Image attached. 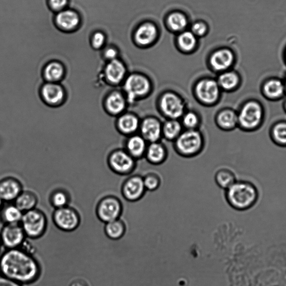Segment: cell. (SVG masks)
Segmentation results:
<instances>
[{
    "label": "cell",
    "instance_id": "37",
    "mask_svg": "<svg viewBox=\"0 0 286 286\" xmlns=\"http://www.w3.org/2000/svg\"><path fill=\"white\" fill-rule=\"evenodd\" d=\"M195 35L191 32H185L179 36V43L184 50L189 51L194 48L196 45Z\"/></svg>",
    "mask_w": 286,
    "mask_h": 286
},
{
    "label": "cell",
    "instance_id": "6",
    "mask_svg": "<svg viewBox=\"0 0 286 286\" xmlns=\"http://www.w3.org/2000/svg\"><path fill=\"white\" fill-rule=\"evenodd\" d=\"M81 216L74 207L67 206L55 209L51 220L60 230L71 232L77 230L80 225Z\"/></svg>",
    "mask_w": 286,
    "mask_h": 286
},
{
    "label": "cell",
    "instance_id": "20",
    "mask_svg": "<svg viewBox=\"0 0 286 286\" xmlns=\"http://www.w3.org/2000/svg\"><path fill=\"white\" fill-rule=\"evenodd\" d=\"M140 123L138 118L133 114H124L118 119L116 126L118 132L127 136L136 134L139 130Z\"/></svg>",
    "mask_w": 286,
    "mask_h": 286
},
{
    "label": "cell",
    "instance_id": "8",
    "mask_svg": "<svg viewBox=\"0 0 286 286\" xmlns=\"http://www.w3.org/2000/svg\"><path fill=\"white\" fill-rule=\"evenodd\" d=\"M107 163L114 173L127 175L135 168V159L126 150L117 149L108 155Z\"/></svg>",
    "mask_w": 286,
    "mask_h": 286
},
{
    "label": "cell",
    "instance_id": "41",
    "mask_svg": "<svg viewBox=\"0 0 286 286\" xmlns=\"http://www.w3.org/2000/svg\"><path fill=\"white\" fill-rule=\"evenodd\" d=\"M49 3L52 9L60 11L66 6L67 0H49Z\"/></svg>",
    "mask_w": 286,
    "mask_h": 286
},
{
    "label": "cell",
    "instance_id": "32",
    "mask_svg": "<svg viewBox=\"0 0 286 286\" xmlns=\"http://www.w3.org/2000/svg\"><path fill=\"white\" fill-rule=\"evenodd\" d=\"M237 181V176L231 169L222 168L218 170L215 181L218 186L225 191Z\"/></svg>",
    "mask_w": 286,
    "mask_h": 286
},
{
    "label": "cell",
    "instance_id": "27",
    "mask_svg": "<svg viewBox=\"0 0 286 286\" xmlns=\"http://www.w3.org/2000/svg\"><path fill=\"white\" fill-rule=\"evenodd\" d=\"M126 74V69L121 62L117 60L110 61L106 67L105 74L107 80L112 84H118Z\"/></svg>",
    "mask_w": 286,
    "mask_h": 286
},
{
    "label": "cell",
    "instance_id": "26",
    "mask_svg": "<svg viewBox=\"0 0 286 286\" xmlns=\"http://www.w3.org/2000/svg\"><path fill=\"white\" fill-rule=\"evenodd\" d=\"M38 202V197L33 192L23 190L14 201V204L24 213L35 209Z\"/></svg>",
    "mask_w": 286,
    "mask_h": 286
},
{
    "label": "cell",
    "instance_id": "50",
    "mask_svg": "<svg viewBox=\"0 0 286 286\" xmlns=\"http://www.w3.org/2000/svg\"><path fill=\"white\" fill-rule=\"evenodd\" d=\"M285 60H286V51H285Z\"/></svg>",
    "mask_w": 286,
    "mask_h": 286
},
{
    "label": "cell",
    "instance_id": "42",
    "mask_svg": "<svg viewBox=\"0 0 286 286\" xmlns=\"http://www.w3.org/2000/svg\"><path fill=\"white\" fill-rule=\"evenodd\" d=\"M0 286H23L15 280L0 274Z\"/></svg>",
    "mask_w": 286,
    "mask_h": 286
},
{
    "label": "cell",
    "instance_id": "2",
    "mask_svg": "<svg viewBox=\"0 0 286 286\" xmlns=\"http://www.w3.org/2000/svg\"><path fill=\"white\" fill-rule=\"evenodd\" d=\"M225 192L227 204L233 209L247 211L257 204L259 199L257 187L251 181L238 180Z\"/></svg>",
    "mask_w": 286,
    "mask_h": 286
},
{
    "label": "cell",
    "instance_id": "11",
    "mask_svg": "<svg viewBox=\"0 0 286 286\" xmlns=\"http://www.w3.org/2000/svg\"><path fill=\"white\" fill-rule=\"evenodd\" d=\"M140 134L148 143L160 142L162 137V124L158 119L148 118L140 123Z\"/></svg>",
    "mask_w": 286,
    "mask_h": 286
},
{
    "label": "cell",
    "instance_id": "5",
    "mask_svg": "<svg viewBox=\"0 0 286 286\" xmlns=\"http://www.w3.org/2000/svg\"><path fill=\"white\" fill-rule=\"evenodd\" d=\"M20 225L27 237L38 238L44 235L47 228L48 218L42 211L35 208L24 213Z\"/></svg>",
    "mask_w": 286,
    "mask_h": 286
},
{
    "label": "cell",
    "instance_id": "43",
    "mask_svg": "<svg viewBox=\"0 0 286 286\" xmlns=\"http://www.w3.org/2000/svg\"><path fill=\"white\" fill-rule=\"evenodd\" d=\"M192 30L194 35L201 36L205 33L206 27L205 25L203 23H196L192 27Z\"/></svg>",
    "mask_w": 286,
    "mask_h": 286
},
{
    "label": "cell",
    "instance_id": "44",
    "mask_svg": "<svg viewBox=\"0 0 286 286\" xmlns=\"http://www.w3.org/2000/svg\"><path fill=\"white\" fill-rule=\"evenodd\" d=\"M117 51L113 48H108L105 52L106 58L110 61L116 60Z\"/></svg>",
    "mask_w": 286,
    "mask_h": 286
},
{
    "label": "cell",
    "instance_id": "48",
    "mask_svg": "<svg viewBox=\"0 0 286 286\" xmlns=\"http://www.w3.org/2000/svg\"><path fill=\"white\" fill-rule=\"evenodd\" d=\"M2 247H3V244L2 242L1 237H0V252H1Z\"/></svg>",
    "mask_w": 286,
    "mask_h": 286
},
{
    "label": "cell",
    "instance_id": "30",
    "mask_svg": "<svg viewBox=\"0 0 286 286\" xmlns=\"http://www.w3.org/2000/svg\"><path fill=\"white\" fill-rule=\"evenodd\" d=\"M126 227L121 220L117 219L105 223L104 232L105 235L112 241H118L126 233Z\"/></svg>",
    "mask_w": 286,
    "mask_h": 286
},
{
    "label": "cell",
    "instance_id": "31",
    "mask_svg": "<svg viewBox=\"0 0 286 286\" xmlns=\"http://www.w3.org/2000/svg\"><path fill=\"white\" fill-rule=\"evenodd\" d=\"M156 35H157V29L154 26L147 23L140 26L137 31L135 37L139 44L147 45L152 42Z\"/></svg>",
    "mask_w": 286,
    "mask_h": 286
},
{
    "label": "cell",
    "instance_id": "13",
    "mask_svg": "<svg viewBox=\"0 0 286 286\" xmlns=\"http://www.w3.org/2000/svg\"><path fill=\"white\" fill-rule=\"evenodd\" d=\"M160 107L164 116L169 119H177L184 114V105L178 97L171 93L165 94L162 98Z\"/></svg>",
    "mask_w": 286,
    "mask_h": 286
},
{
    "label": "cell",
    "instance_id": "36",
    "mask_svg": "<svg viewBox=\"0 0 286 286\" xmlns=\"http://www.w3.org/2000/svg\"><path fill=\"white\" fill-rule=\"evenodd\" d=\"M168 23L170 28L179 31L186 27L187 20L184 15L176 13L170 15L168 19Z\"/></svg>",
    "mask_w": 286,
    "mask_h": 286
},
{
    "label": "cell",
    "instance_id": "38",
    "mask_svg": "<svg viewBox=\"0 0 286 286\" xmlns=\"http://www.w3.org/2000/svg\"><path fill=\"white\" fill-rule=\"evenodd\" d=\"M182 125L186 130H195L198 128L200 119L194 112H187L183 115Z\"/></svg>",
    "mask_w": 286,
    "mask_h": 286
},
{
    "label": "cell",
    "instance_id": "46",
    "mask_svg": "<svg viewBox=\"0 0 286 286\" xmlns=\"http://www.w3.org/2000/svg\"><path fill=\"white\" fill-rule=\"evenodd\" d=\"M4 201L2 200L1 197H0V210H2L3 207L4 206Z\"/></svg>",
    "mask_w": 286,
    "mask_h": 286
},
{
    "label": "cell",
    "instance_id": "21",
    "mask_svg": "<svg viewBox=\"0 0 286 286\" xmlns=\"http://www.w3.org/2000/svg\"><path fill=\"white\" fill-rule=\"evenodd\" d=\"M235 59V55L231 50L223 49L216 51L212 55L211 64L215 70L223 71L232 66Z\"/></svg>",
    "mask_w": 286,
    "mask_h": 286
},
{
    "label": "cell",
    "instance_id": "14",
    "mask_svg": "<svg viewBox=\"0 0 286 286\" xmlns=\"http://www.w3.org/2000/svg\"><path fill=\"white\" fill-rule=\"evenodd\" d=\"M23 191V185L17 179L9 177L0 181V197L4 202H14Z\"/></svg>",
    "mask_w": 286,
    "mask_h": 286
},
{
    "label": "cell",
    "instance_id": "23",
    "mask_svg": "<svg viewBox=\"0 0 286 286\" xmlns=\"http://www.w3.org/2000/svg\"><path fill=\"white\" fill-rule=\"evenodd\" d=\"M145 156L150 163L160 164L167 158V152L160 142L150 143L148 145Z\"/></svg>",
    "mask_w": 286,
    "mask_h": 286
},
{
    "label": "cell",
    "instance_id": "22",
    "mask_svg": "<svg viewBox=\"0 0 286 286\" xmlns=\"http://www.w3.org/2000/svg\"><path fill=\"white\" fill-rule=\"evenodd\" d=\"M56 23L62 29L70 31L76 29L79 25L80 19L76 12L67 10L60 12L55 18Z\"/></svg>",
    "mask_w": 286,
    "mask_h": 286
},
{
    "label": "cell",
    "instance_id": "39",
    "mask_svg": "<svg viewBox=\"0 0 286 286\" xmlns=\"http://www.w3.org/2000/svg\"><path fill=\"white\" fill-rule=\"evenodd\" d=\"M144 184L146 191L157 190L160 186V181L158 176L149 174L143 178Z\"/></svg>",
    "mask_w": 286,
    "mask_h": 286
},
{
    "label": "cell",
    "instance_id": "10",
    "mask_svg": "<svg viewBox=\"0 0 286 286\" xmlns=\"http://www.w3.org/2000/svg\"><path fill=\"white\" fill-rule=\"evenodd\" d=\"M146 189L145 188L143 178L139 176H134L124 182L122 192L123 197L131 202L141 199Z\"/></svg>",
    "mask_w": 286,
    "mask_h": 286
},
{
    "label": "cell",
    "instance_id": "34",
    "mask_svg": "<svg viewBox=\"0 0 286 286\" xmlns=\"http://www.w3.org/2000/svg\"><path fill=\"white\" fill-rule=\"evenodd\" d=\"M65 70L63 66L59 62H51L45 67L44 76L49 82L55 83L60 81L64 75Z\"/></svg>",
    "mask_w": 286,
    "mask_h": 286
},
{
    "label": "cell",
    "instance_id": "12",
    "mask_svg": "<svg viewBox=\"0 0 286 286\" xmlns=\"http://www.w3.org/2000/svg\"><path fill=\"white\" fill-rule=\"evenodd\" d=\"M125 88L128 93L129 101L133 102L137 97L146 94L149 90L150 85L145 77L134 75L128 78Z\"/></svg>",
    "mask_w": 286,
    "mask_h": 286
},
{
    "label": "cell",
    "instance_id": "17",
    "mask_svg": "<svg viewBox=\"0 0 286 286\" xmlns=\"http://www.w3.org/2000/svg\"><path fill=\"white\" fill-rule=\"evenodd\" d=\"M41 94L44 100L51 106L60 105L65 98L63 88L60 85L52 82H49L43 86Z\"/></svg>",
    "mask_w": 286,
    "mask_h": 286
},
{
    "label": "cell",
    "instance_id": "18",
    "mask_svg": "<svg viewBox=\"0 0 286 286\" xmlns=\"http://www.w3.org/2000/svg\"><path fill=\"white\" fill-rule=\"evenodd\" d=\"M218 128L225 132L233 131L238 128L237 111L232 109H225L221 111L216 118Z\"/></svg>",
    "mask_w": 286,
    "mask_h": 286
},
{
    "label": "cell",
    "instance_id": "33",
    "mask_svg": "<svg viewBox=\"0 0 286 286\" xmlns=\"http://www.w3.org/2000/svg\"><path fill=\"white\" fill-rule=\"evenodd\" d=\"M70 200L69 192L61 189L52 192L49 197L50 204L55 209L69 206Z\"/></svg>",
    "mask_w": 286,
    "mask_h": 286
},
{
    "label": "cell",
    "instance_id": "24",
    "mask_svg": "<svg viewBox=\"0 0 286 286\" xmlns=\"http://www.w3.org/2000/svg\"><path fill=\"white\" fill-rule=\"evenodd\" d=\"M269 136L275 145L286 148V121L280 120L274 122L269 128Z\"/></svg>",
    "mask_w": 286,
    "mask_h": 286
},
{
    "label": "cell",
    "instance_id": "29",
    "mask_svg": "<svg viewBox=\"0 0 286 286\" xmlns=\"http://www.w3.org/2000/svg\"><path fill=\"white\" fill-rule=\"evenodd\" d=\"M125 107H126V102L121 93L113 92L106 98V110L110 115H119L123 111Z\"/></svg>",
    "mask_w": 286,
    "mask_h": 286
},
{
    "label": "cell",
    "instance_id": "45",
    "mask_svg": "<svg viewBox=\"0 0 286 286\" xmlns=\"http://www.w3.org/2000/svg\"><path fill=\"white\" fill-rule=\"evenodd\" d=\"M70 286H88L87 283L82 279H75L72 282Z\"/></svg>",
    "mask_w": 286,
    "mask_h": 286
},
{
    "label": "cell",
    "instance_id": "49",
    "mask_svg": "<svg viewBox=\"0 0 286 286\" xmlns=\"http://www.w3.org/2000/svg\"><path fill=\"white\" fill-rule=\"evenodd\" d=\"M283 82H284V84L285 90H286V76H285V79H284V81H283Z\"/></svg>",
    "mask_w": 286,
    "mask_h": 286
},
{
    "label": "cell",
    "instance_id": "40",
    "mask_svg": "<svg viewBox=\"0 0 286 286\" xmlns=\"http://www.w3.org/2000/svg\"><path fill=\"white\" fill-rule=\"evenodd\" d=\"M105 41V36L101 32L93 34L92 38V45L93 48L99 49L102 47Z\"/></svg>",
    "mask_w": 286,
    "mask_h": 286
},
{
    "label": "cell",
    "instance_id": "19",
    "mask_svg": "<svg viewBox=\"0 0 286 286\" xmlns=\"http://www.w3.org/2000/svg\"><path fill=\"white\" fill-rule=\"evenodd\" d=\"M262 92L268 100H279L286 92L284 82L278 79H269L264 83Z\"/></svg>",
    "mask_w": 286,
    "mask_h": 286
},
{
    "label": "cell",
    "instance_id": "9",
    "mask_svg": "<svg viewBox=\"0 0 286 286\" xmlns=\"http://www.w3.org/2000/svg\"><path fill=\"white\" fill-rule=\"evenodd\" d=\"M0 237L3 246L7 249L22 247L27 238L20 223L4 225L0 232Z\"/></svg>",
    "mask_w": 286,
    "mask_h": 286
},
{
    "label": "cell",
    "instance_id": "4",
    "mask_svg": "<svg viewBox=\"0 0 286 286\" xmlns=\"http://www.w3.org/2000/svg\"><path fill=\"white\" fill-rule=\"evenodd\" d=\"M174 142L177 152L186 157L199 154L204 145V137L197 129H186Z\"/></svg>",
    "mask_w": 286,
    "mask_h": 286
},
{
    "label": "cell",
    "instance_id": "15",
    "mask_svg": "<svg viewBox=\"0 0 286 286\" xmlns=\"http://www.w3.org/2000/svg\"><path fill=\"white\" fill-rule=\"evenodd\" d=\"M148 143L140 134H133L129 136L126 142L125 150L135 160L145 156Z\"/></svg>",
    "mask_w": 286,
    "mask_h": 286
},
{
    "label": "cell",
    "instance_id": "47",
    "mask_svg": "<svg viewBox=\"0 0 286 286\" xmlns=\"http://www.w3.org/2000/svg\"><path fill=\"white\" fill-rule=\"evenodd\" d=\"M283 107L284 111L286 113V100H285V101L283 103Z\"/></svg>",
    "mask_w": 286,
    "mask_h": 286
},
{
    "label": "cell",
    "instance_id": "35",
    "mask_svg": "<svg viewBox=\"0 0 286 286\" xmlns=\"http://www.w3.org/2000/svg\"><path fill=\"white\" fill-rule=\"evenodd\" d=\"M240 78L235 72L224 73L220 76L219 79L220 86L226 90L235 89L240 84Z\"/></svg>",
    "mask_w": 286,
    "mask_h": 286
},
{
    "label": "cell",
    "instance_id": "16",
    "mask_svg": "<svg viewBox=\"0 0 286 286\" xmlns=\"http://www.w3.org/2000/svg\"><path fill=\"white\" fill-rule=\"evenodd\" d=\"M196 91L201 100L211 103L217 99L219 94V87L215 81L206 80L197 85Z\"/></svg>",
    "mask_w": 286,
    "mask_h": 286
},
{
    "label": "cell",
    "instance_id": "1",
    "mask_svg": "<svg viewBox=\"0 0 286 286\" xmlns=\"http://www.w3.org/2000/svg\"><path fill=\"white\" fill-rule=\"evenodd\" d=\"M40 273L38 261L22 248L6 249L0 256V274L20 284L34 282Z\"/></svg>",
    "mask_w": 286,
    "mask_h": 286
},
{
    "label": "cell",
    "instance_id": "3",
    "mask_svg": "<svg viewBox=\"0 0 286 286\" xmlns=\"http://www.w3.org/2000/svg\"><path fill=\"white\" fill-rule=\"evenodd\" d=\"M238 128L246 133L257 132L262 128L265 120V110L256 100L244 102L237 111Z\"/></svg>",
    "mask_w": 286,
    "mask_h": 286
},
{
    "label": "cell",
    "instance_id": "25",
    "mask_svg": "<svg viewBox=\"0 0 286 286\" xmlns=\"http://www.w3.org/2000/svg\"><path fill=\"white\" fill-rule=\"evenodd\" d=\"M24 212L14 204L4 205L0 210V219L5 224H17L22 221Z\"/></svg>",
    "mask_w": 286,
    "mask_h": 286
},
{
    "label": "cell",
    "instance_id": "28",
    "mask_svg": "<svg viewBox=\"0 0 286 286\" xmlns=\"http://www.w3.org/2000/svg\"><path fill=\"white\" fill-rule=\"evenodd\" d=\"M183 126L177 119H169L162 124V137L174 142L183 132Z\"/></svg>",
    "mask_w": 286,
    "mask_h": 286
},
{
    "label": "cell",
    "instance_id": "7",
    "mask_svg": "<svg viewBox=\"0 0 286 286\" xmlns=\"http://www.w3.org/2000/svg\"><path fill=\"white\" fill-rule=\"evenodd\" d=\"M123 210L122 204L117 197L107 196L98 202L96 209L97 219L106 223L119 219Z\"/></svg>",
    "mask_w": 286,
    "mask_h": 286
}]
</instances>
